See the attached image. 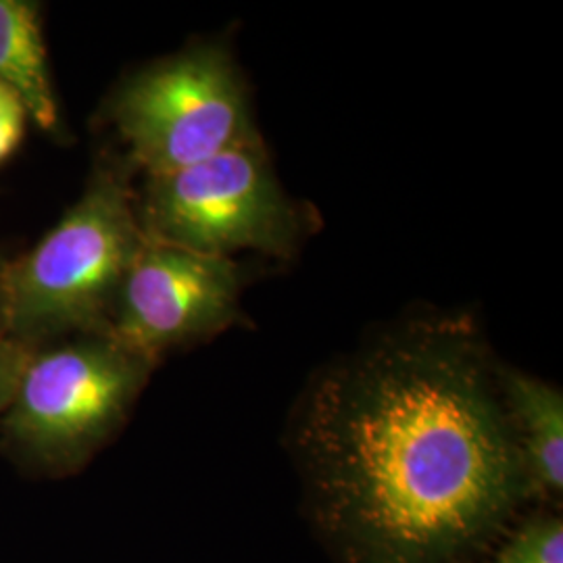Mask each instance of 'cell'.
<instances>
[{
	"mask_svg": "<svg viewBox=\"0 0 563 563\" xmlns=\"http://www.w3.org/2000/svg\"><path fill=\"white\" fill-rule=\"evenodd\" d=\"M297 444L351 563H446L505 522L523 484L474 328L407 325L330 369Z\"/></svg>",
	"mask_w": 563,
	"mask_h": 563,
	"instance_id": "obj_1",
	"label": "cell"
},
{
	"mask_svg": "<svg viewBox=\"0 0 563 563\" xmlns=\"http://www.w3.org/2000/svg\"><path fill=\"white\" fill-rule=\"evenodd\" d=\"M505 411L514 432L526 490H563V397L523 374H504Z\"/></svg>",
	"mask_w": 563,
	"mask_h": 563,
	"instance_id": "obj_7",
	"label": "cell"
},
{
	"mask_svg": "<svg viewBox=\"0 0 563 563\" xmlns=\"http://www.w3.org/2000/svg\"><path fill=\"white\" fill-rule=\"evenodd\" d=\"M7 260L0 257V339H9V301H7Z\"/></svg>",
	"mask_w": 563,
	"mask_h": 563,
	"instance_id": "obj_12",
	"label": "cell"
},
{
	"mask_svg": "<svg viewBox=\"0 0 563 563\" xmlns=\"http://www.w3.org/2000/svg\"><path fill=\"white\" fill-rule=\"evenodd\" d=\"M25 118L27 113L20 99L0 84V162L20 146Z\"/></svg>",
	"mask_w": 563,
	"mask_h": 563,
	"instance_id": "obj_11",
	"label": "cell"
},
{
	"mask_svg": "<svg viewBox=\"0 0 563 563\" xmlns=\"http://www.w3.org/2000/svg\"><path fill=\"white\" fill-rule=\"evenodd\" d=\"M144 242L125 174L102 165L30 253L7 263L9 339L41 346L107 332L123 278Z\"/></svg>",
	"mask_w": 563,
	"mask_h": 563,
	"instance_id": "obj_2",
	"label": "cell"
},
{
	"mask_svg": "<svg viewBox=\"0 0 563 563\" xmlns=\"http://www.w3.org/2000/svg\"><path fill=\"white\" fill-rule=\"evenodd\" d=\"M111 120L146 178L260 139L239 69L222 46H195L123 81Z\"/></svg>",
	"mask_w": 563,
	"mask_h": 563,
	"instance_id": "obj_5",
	"label": "cell"
},
{
	"mask_svg": "<svg viewBox=\"0 0 563 563\" xmlns=\"http://www.w3.org/2000/svg\"><path fill=\"white\" fill-rule=\"evenodd\" d=\"M490 563H563V526L558 518L526 523Z\"/></svg>",
	"mask_w": 563,
	"mask_h": 563,
	"instance_id": "obj_9",
	"label": "cell"
},
{
	"mask_svg": "<svg viewBox=\"0 0 563 563\" xmlns=\"http://www.w3.org/2000/svg\"><path fill=\"white\" fill-rule=\"evenodd\" d=\"M34 346L13 339H0V416L9 409L15 397L23 367Z\"/></svg>",
	"mask_w": 563,
	"mask_h": 563,
	"instance_id": "obj_10",
	"label": "cell"
},
{
	"mask_svg": "<svg viewBox=\"0 0 563 563\" xmlns=\"http://www.w3.org/2000/svg\"><path fill=\"white\" fill-rule=\"evenodd\" d=\"M153 365L107 332L34 346L4 411V434L46 467L84 462L120 426Z\"/></svg>",
	"mask_w": 563,
	"mask_h": 563,
	"instance_id": "obj_3",
	"label": "cell"
},
{
	"mask_svg": "<svg viewBox=\"0 0 563 563\" xmlns=\"http://www.w3.org/2000/svg\"><path fill=\"white\" fill-rule=\"evenodd\" d=\"M241 286V269L232 260L144 236L107 334L155 363L163 353L236 322Z\"/></svg>",
	"mask_w": 563,
	"mask_h": 563,
	"instance_id": "obj_6",
	"label": "cell"
},
{
	"mask_svg": "<svg viewBox=\"0 0 563 563\" xmlns=\"http://www.w3.org/2000/svg\"><path fill=\"white\" fill-rule=\"evenodd\" d=\"M144 236L202 255L257 251L288 257L301 236L262 139L174 174L146 178L136 199Z\"/></svg>",
	"mask_w": 563,
	"mask_h": 563,
	"instance_id": "obj_4",
	"label": "cell"
},
{
	"mask_svg": "<svg viewBox=\"0 0 563 563\" xmlns=\"http://www.w3.org/2000/svg\"><path fill=\"white\" fill-rule=\"evenodd\" d=\"M0 84L20 99L38 128L57 130L59 104L48 74L38 9L32 2L0 0Z\"/></svg>",
	"mask_w": 563,
	"mask_h": 563,
	"instance_id": "obj_8",
	"label": "cell"
}]
</instances>
